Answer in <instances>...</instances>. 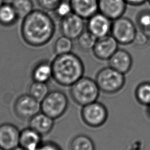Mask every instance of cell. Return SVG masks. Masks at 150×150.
I'll return each mask as SVG.
<instances>
[{"instance_id":"6da1fadb","label":"cell","mask_w":150,"mask_h":150,"mask_svg":"<svg viewBox=\"0 0 150 150\" xmlns=\"http://www.w3.org/2000/svg\"><path fill=\"white\" fill-rule=\"evenodd\" d=\"M21 35L23 41L32 47H41L53 38L56 26L52 18L44 10L36 9L22 19Z\"/></svg>"},{"instance_id":"7a4b0ae2","label":"cell","mask_w":150,"mask_h":150,"mask_svg":"<svg viewBox=\"0 0 150 150\" xmlns=\"http://www.w3.org/2000/svg\"><path fill=\"white\" fill-rule=\"evenodd\" d=\"M51 63L52 79L62 86L70 87L84 73L82 60L72 52L56 55Z\"/></svg>"},{"instance_id":"3957f363","label":"cell","mask_w":150,"mask_h":150,"mask_svg":"<svg viewBox=\"0 0 150 150\" xmlns=\"http://www.w3.org/2000/svg\"><path fill=\"white\" fill-rule=\"evenodd\" d=\"M100 90L95 80L83 76L70 86V94L73 101L81 107L97 101Z\"/></svg>"},{"instance_id":"277c9868","label":"cell","mask_w":150,"mask_h":150,"mask_svg":"<svg viewBox=\"0 0 150 150\" xmlns=\"http://www.w3.org/2000/svg\"><path fill=\"white\" fill-rule=\"evenodd\" d=\"M94 80L100 91L108 94L118 93L125 83V74L109 66L99 70Z\"/></svg>"},{"instance_id":"5b68a950","label":"cell","mask_w":150,"mask_h":150,"mask_svg":"<svg viewBox=\"0 0 150 150\" xmlns=\"http://www.w3.org/2000/svg\"><path fill=\"white\" fill-rule=\"evenodd\" d=\"M69 107V99L66 94L61 90L49 91L40 101L41 112L54 120L62 117Z\"/></svg>"},{"instance_id":"8992f818","label":"cell","mask_w":150,"mask_h":150,"mask_svg":"<svg viewBox=\"0 0 150 150\" xmlns=\"http://www.w3.org/2000/svg\"><path fill=\"white\" fill-rule=\"evenodd\" d=\"M80 115L83 122L91 128H98L107 120L108 112L103 103L94 101L82 107Z\"/></svg>"},{"instance_id":"52a82bcc","label":"cell","mask_w":150,"mask_h":150,"mask_svg":"<svg viewBox=\"0 0 150 150\" xmlns=\"http://www.w3.org/2000/svg\"><path fill=\"white\" fill-rule=\"evenodd\" d=\"M137 32L134 22L123 16L112 21L110 35L119 45H127L133 43Z\"/></svg>"},{"instance_id":"ba28073f","label":"cell","mask_w":150,"mask_h":150,"mask_svg":"<svg viewBox=\"0 0 150 150\" xmlns=\"http://www.w3.org/2000/svg\"><path fill=\"white\" fill-rule=\"evenodd\" d=\"M13 111L18 118L29 120L41 111L40 102L28 93L22 94L13 104Z\"/></svg>"},{"instance_id":"9c48e42d","label":"cell","mask_w":150,"mask_h":150,"mask_svg":"<svg viewBox=\"0 0 150 150\" xmlns=\"http://www.w3.org/2000/svg\"><path fill=\"white\" fill-rule=\"evenodd\" d=\"M84 19L74 13L60 20L59 29L62 35L71 40L77 39L84 31Z\"/></svg>"},{"instance_id":"30bf717a","label":"cell","mask_w":150,"mask_h":150,"mask_svg":"<svg viewBox=\"0 0 150 150\" xmlns=\"http://www.w3.org/2000/svg\"><path fill=\"white\" fill-rule=\"evenodd\" d=\"M87 20V30L97 39L110 35L112 21L103 13L98 12Z\"/></svg>"},{"instance_id":"8fae6325","label":"cell","mask_w":150,"mask_h":150,"mask_svg":"<svg viewBox=\"0 0 150 150\" xmlns=\"http://www.w3.org/2000/svg\"><path fill=\"white\" fill-rule=\"evenodd\" d=\"M119 43L111 35L98 38L93 49L94 56L100 60H108L118 49Z\"/></svg>"},{"instance_id":"7c38bea8","label":"cell","mask_w":150,"mask_h":150,"mask_svg":"<svg viewBox=\"0 0 150 150\" xmlns=\"http://www.w3.org/2000/svg\"><path fill=\"white\" fill-rule=\"evenodd\" d=\"M21 131L14 124L5 122L0 124V147L11 150L19 146Z\"/></svg>"},{"instance_id":"4fadbf2b","label":"cell","mask_w":150,"mask_h":150,"mask_svg":"<svg viewBox=\"0 0 150 150\" xmlns=\"http://www.w3.org/2000/svg\"><path fill=\"white\" fill-rule=\"evenodd\" d=\"M127 5L125 0H98V12L111 21L122 16Z\"/></svg>"},{"instance_id":"5bb4252c","label":"cell","mask_w":150,"mask_h":150,"mask_svg":"<svg viewBox=\"0 0 150 150\" xmlns=\"http://www.w3.org/2000/svg\"><path fill=\"white\" fill-rule=\"evenodd\" d=\"M108 61L109 66L124 74L131 70L133 64L130 53L124 49L119 48Z\"/></svg>"},{"instance_id":"9a60e30c","label":"cell","mask_w":150,"mask_h":150,"mask_svg":"<svg viewBox=\"0 0 150 150\" xmlns=\"http://www.w3.org/2000/svg\"><path fill=\"white\" fill-rule=\"evenodd\" d=\"M73 12L88 19L98 12V0H69Z\"/></svg>"},{"instance_id":"2e32d148","label":"cell","mask_w":150,"mask_h":150,"mask_svg":"<svg viewBox=\"0 0 150 150\" xmlns=\"http://www.w3.org/2000/svg\"><path fill=\"white\" fill-rule=\"evenodd\" d=\"M54 119L40 111L29 120V127L43 137L52 131L54 124Z\"/></svg>"},{"instance_id":"e0dca14e","label":"cell","mask_w":150,"mask_h":150,"mask_svg":"<svg viewBox=\"0 0 150 150\" xmlns=\"http://www.w3.org/2000/svg\"><path fill=\"white\" fill-rule=\"evenodd\" d=\"M42 141V136L30 127L21 131L19 146L25 150H38Z\"/></svg>"},{"instance_id":"ac0fdd59","label":"cell","mask_w":150,"mask_h":150,"mask_svg":"<svg viewBox=\"0 0 150 150\" xmlns=\"http://www.w3.org/2000/svg\"><path fill=\"white\" fill-rule=\"evenodd\" d=\"M33 81L47 83L52 79V67L51 62L47 60L39 62L32 71Z\"/></svg>"},{"instance_id":"d6986e66","label":"cell","mask_w":150,"mask_h":150,"mask_svg":"<svg viewBox=\"0 0 150 150\" xmlns=\"http://www.w3.org/2000/svg\"><path fill=\"white\" fill-rule=\"evenodd\" d=\"M19 19L18 15L11 3H4L0 7V25L10 27Z\"/></svg>"},{"instance_id":"ffe728a7","label":"cell","mask_w":150,"mask_h":150,"mask_svg":"<svg viewBox=\"0 0 150 150\" xmlns=\"http://www.w3.org/2000/svg\"><path fill=\"white\" fill-rule=\"evenodd\" d=\"M70 150H96V145L93 139L86 134L74 136L69 144Z\"/></svg>"},{"instance_id":"44dd1931","label":"cell","mask_w":150,"mask_h":150,"mask_svg":"<svg viewBox=\"0 0 150 150\" xmlns=\"http://www.w3.org/2000/svg\"><path fill=\"white\" fill-rule=\"evenodd\" d=\"M135 97L141 105L147 106L150 104V81L140 83L135 90Z\"/></svg>"},{"instance_id":"7402d4cb","label":"cell","mask_w":150,"mask_h":150,"mask_svg":"<svg viewBox=\"0 0 150 150\" xmlns=\"http://www.w3.org/2000/svg\"><path fill=\"white\" fill-rule=\"evenodd\" d=\"M49 92V87L46 83L33 81L28 88V94L40 102L47 95Z\"/></svg>"},{"instance_id":"603a6c76","label":"cell","mask_w":150,"mask_h":150,"mask_svg":"<svg viewBox=\"0 0 150 150\" xmlns=\"http://www.w3.org/2000/svg\"><path fill=\"white\" fill-rule=\"evenodd\" d=\"M11 3L19 19H23L34 10V5L32 0H12Z\"/></svg>"},{"instance_id":"cb8c5ba5","label":"cell","mask_w":150,"mask_h":150,"mask_svg":"<svg viewBox=\"0 0 150 150\" xmlns=\"http://www.w3.org/2000/svg\"><path fill=\"white\" fill-rule=\"evenodd\" d=\"M97 38L87 29L77 39L79 47L83 52L92 51Z\"/></svg>"},{"instance_id":"d4e9b609","label":"cell","mask_w":150,"mask_h":150,"mask_svg":"<svg viewBox=\"0 0 150 150\" xmlns=\"http://www.w3.org/2000/svg\"><path fill=\"white\" fill-rule=\"evenodd\" d=\"M73 47V40L63 35L58 38L53 45V51L56 55L71 52Z\"/></svg>"},{"instance_id":"484cf974","label":"cell","mask_w":150,"mask_h":150,"mask_svg":"<svg viewBox=\"0 0 150 150\" xmlns=\"http://www.w3.org/2000/svg\"><path fill=\"white\" fill-rule=\"evenodd\" d=\"M56 18L60 20L67 17L71 13L73 10L69 0H62L53 11Z\"/></svg>"},{"instance_id":"4316f807","label":"cell","mask_w":150,"mask_h":150,"mask_svg":"<svg viewBox=\"0 0 150 150\" xmlns=\"http://www.w3.org/2000/svg\"><path fill=\"white\" fill-rule=\"evenodd\" d=\"M137 25L140 30L146 31L150 28V10L144 9L138 12L136 17Z\"/></svg>"},{"instance_id":"83f0119b","label":"cell","mask_w":150,"mask_h":150,"mask_svg":"<svg viewBox=\"0 0 150 150\" xmlns=\"http://www.w3.org/2000/svg\"><path fill=\"white\" fill-rule=\"evenodd\" d=\"M62 0H36L39 6L45 11L53 12Z\"/></svg>"},{"instance_id":"f1b7e54d","label":"cell","mask_w":150,"mask_h":150,"mask_svg":"<svg viewBox=\"0 0 150 150\" xmlns=\"http://www.w3.org/2000/svg\"><path fill=\"white\" fill-rule=\"evenodd\" d=\"M149 40L146 34L144 31L139 29V30H137L132 43L136 46L142 47L145 46Z\"/></svg>"},{"instance_id":"f546056e","label":"cell","mask_w":150,"mask_h":150,"mask_svg":"<svg viewBox=\"0 0 150 150\" xmlns=\"http://www.w3.org/2000/svg\"><path fill=\"white\" fill-rule=\"evenodd\" d=\"M38 150H62V148L57 143L48 141L43 142Z\"/></svg>"},{"instance_id":"4dcf8cb0","label":"cell","mask_w":150,"mask_h":150,"mask_svg":"<svg viewBox=\"0 0 150 150\" xmlns=\"http://www.w3.org/2000/svg\"><path fill=\"white\" fill-rule=\"evenodd\" d=\"M128 5L132 6H140L144 4L148 0H125Z\"/></svg>"},{"instance_id":"1f68e13d","label":"cell","mask_w":150,"mask_h":150,"mask_svg":"<svg viewBox=\"0 0 150 150\" xmlns=\"http://www.w3.org/2000/svg\"><path fill=\"white\" fill-rule=\"evenodd\" d=\"M146 113L148 115V117L150 118V104L146 106Z\"/></svg>"},{"instance_id":"d6a6232c","label":"cell","mask_w":150,"mask_h":150,"mask_svg":"<svg viewBox=\"0 0 150 150\" xmlns=\"http://www.w3.org/2000/svg\"><path fill=\"white\" fill-rule=\"evenodd\" d=\"M144 32L146 34V35H147V36H148V39H149V40H150V28L148 29V30H146V31H144Z\"/></svg>"},{"instance_id":"836d02e7","label":"cell","mask_w":150,"mask_h":150,"mask_svg":"<svg viewBox=\"0 0 150 150\" xmlns=\"http://www.w3.org/2000/svg\"><path fill=\"white\" fill-rule=\"evenodd\" d=\"M11 150H25V149H24L23 148H22L20 146H17V147H16V148H13Z\"/></svg>"},{"instance_id":"e575fe53","label":"cell","mask_w":150,"mask_h":150,"mask_svg":"<svg viewBox=\"0 0 150 150\" xmlns=\"http://www.w3.org/2000/svg\"><path fill=\"white\" fill-rule=\"evenodd\" d=\"M4 0H0V7H1V6L4 4Z\"/></svg>"},{"instance_id":"d590c367","label":"cell","mask_w":150,"mask_h":150,"mask_svg":"<svg viewBox=\"0 0 150 150\" xmlns=\"http://www.w3.org/2000/svg\"><path fill=\"white\" fill-rule=\"evenodd\" d=\"M0 150H5V149H4L3 148H1V147H0Z\"/></svg>"},{"instance_id":"8d00e7d4","label":"cell","mask_w":150,"mask_h":150,"mask_svg":"<svg viewBox=\"0 0 150 150\" xmlns=\"http://www.w3.org/2000/svg\"><path fill=\"white\" fill-rule=\"evenodd\" d=\"M148 2H149V4H150V0H148Z\"/></svg>"}]
</instances>
